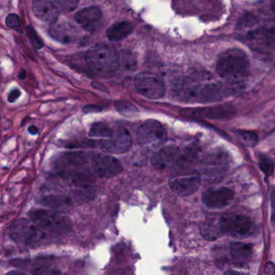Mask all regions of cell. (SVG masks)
I'll return each mask as SVG.
<instances>
[{
  "label": "cell",
  "instance_id": "cb8c5ba5",
  "mask_svg": "<svg viewBox=\"0 0 275 275\" xmlns=\"http://www.w3.org/2000/svg\"><path fill=\"white\" fill-rule=\"evenodd\" d=\"M248 41L251 42V45L255 47V49L259 50L262 47L272 46L273 43V32H270L266 30L255 31L248 36Z\"/></svg>",
  "mask_w": 275,
  "mask_h": 275
},
{
  "label": "cell",
  "instance_id": "d6a6232c",
  "mask_svg": "<svg viewBox=\"0 0 275 275\" xmlns=\"http://www.w3.org/2000/svg\"><path fill=\"white\" fill-rule=\"evenodd\" d=\"M29 261L25 260V259H13V260L10 261L9 264L11 266H15V267L21 268V269H25L27 267Z\"/></svg>",
  "mask_w": 275,
  "mask_h": 275
},
{
  "label": "cell",
  "instance_id": "f1b7e54d",
  "mask_svg": "<svg viewBox=\"0 0 275 275\" xmlns=\"http://www.w3.org/2000/svg\"><path fill=\"white\" fill-rule=\"evenodd\" d=\"M259 167L266 176H270L273 172V162L269 157H262L259 159Z\"/></svg>",
  "mask_w": 275,
  "mask_h": 275
},
{
  "label": "cell",
  "instance_id": "8992f818",
  "mask_svg": "<svg viewBox=\"0 0 275 275\" xmlns=\"http://www.w3.org/2000/svg\"><path fill=\"white\" fill-rule=\"evenodd\" d=\"M218 219L223 235H228L236 239L249 237L254 229L252 221L245 215L230 214L223 215Z\"/></svg>",
  "mask_w": 275,
  "mask_h": 275
},
{
  "label": "cell",
  "instance_id": "44dd1931",
  "mask_svg": "<svg viewBox=\"0 0 275 275\" xmlns=\"http://www.w3.org/2000/svg\"><path fill=\"white\" fill-rule=\"evenodd\" d=\"M40 203L43 206L52 209H66L72 206L73 198L66 195H49L42 198Z\"/></svg>",
  "mask_w": 275,
  "mask_h": 275
},
{
  "label": "cell",
  "instance_id": "30bf717a",
  "mask_svg": "<svg viewBox=\"0 0 275 275\" xmlns=\"http://www.w3.org/2000/svg\"><path fill=\"white\" fill-rule=\"evenodd\" d=\"M234 198V192L228 187L211 188L203 193L202 201L210 209H221L230 205Z\"/></svg>",
  "mask_w": 275,
  "mask_h": 275
},
{
  "label": "cell",
  "instance_id": "d6986e66",
  "mask_svg": "<svg viewBox=\"0 0 275 275\" xmlns=\"http://www.w3.org/2000/svg\"><path fill=\"white\" fill-rule=\"evenodd\" d=\"M102 18V11L98 7H89L81 10L75 15V20L86 29H90Z\"/></svg>",
  "mask_w": 275,
  "mask_h": 275
},
{
  "label": "cell",
  "instance_id": "4fadbf2b",
  "mask_svg": "<svg viewBox=\"0 0 275 275\" xmlns=\"http://www.w3.org/2000/svg\"><path fill=\"white\" fill-rule=\"evenodd\" d=\"M167 137L165 127L155 120H146L139 129L137 140L140 144L159 142Z\"/></svg>",
  "mask_w": 275,
  "mask_h": 275
},
{
  "label": "cell",
  "instance_id": "8fae6325",
  "mask_svg": "<svg viewBox=\"0 0 275 275\" xmlns=\"http://www.w3.org/2000/svg\"><path fill=\"white\" fill-rule=\"evenodd\" d=\"M132 145L133 139L125 129L113 132V137L100 141V148L113 154H124L131 149Z\"/></svg>",
  "mask_w": 275,
  "mask_h": 275
},
{
  "label": "cell",
  "instance_id": "7a4b0ae2",
  "mask_svg": "<svg viewBox=\"0 0 275 275\" xmlns=\"http://www.w3.org/2000/svg\"><path fill=\"white\" fill-rule=\"evenodd\" d=\"M86 63L94 75L103 78L112 76L120 66L118 53L105 44H98L87 51Z\"/></svg>",
  "mask_w": 275,
  "mask_h": 275
},
{
  "label": "cell",
  "instance_id": "4316f807",
  "mask_svg": "<svg viewBox=\"0 0 275 275\" xmlns=\"http://www.w3.org/2000/svg\"><path fill=\"white\" fill-rule=\"evenodd\" d=\"M79 0H52V3L56 6L58 11L65 13L71 12L77 8Z\"/></svg>",
  "mask_w": 275,
  "mask_h": 275
},
{
  "label": "cell",
  "instance_id": "277c9868",
  "mask_svg": "<svg viewBox=\"0 0 275 275\" xmlns=\"http://www.w3.org/2000/svg\"><path fill=\"white\" fill-rule=\"evenodd\" d=\"M29 217L40 229L57 235H65L70 232L73 227L68 215L51 210H32L29 212Z\"/></svg>",
  "mask_w": 275,
  "mask_h": 275
},
{
  "label": "cell",
  "instance_id": "9a60e30c",
  "mask_svg": "<svg viewBox=\"0 0 275 275\" xmlns=\"http://www.w3.org/2000/svg\"><path fill=\"white\" fill-rule=\"evenodd\" d=\"M178 158V149L176 146L163 147L152 157V166L157 171H165L171 168Z\"/></svg>",
  "mask_w": 275,
  "mask_h": 275
},
{
  "label": "cell",
  "instance_id": "2e32d148",
  "mask_svg": "<svg viewBox=\"0 0 275 275\" xmlns=\"http://www.w3.org/2000/svg\"><path fill=\"white\" fill-rule=\"evenodd\" d=\"M32 11L38 19L49 24H54L58 20L59 11L50 0H33Z\"/></svg>",
  "mask_w": 275,
  "mask_h": 275
},
{
  "label": "cell",
  "instance_id": "d590c367",
  "mask_svg": "<svg viewBox=\"0 0 275 275\" xmlns=\"http://www.w3.org/2000/svg\"><path fill=\"white\" fill-rule=\"evenodd\" d=\"M274 272V265L273 262H268L266 266V269H265V273L266 274H273Z\"/></svg>",
  "mask_w": 275,
  "mask_h": 275
},
{
  "label": "cell",
  "instance_id": "74e56055",
  "mask_svg": "<svg viewBox=\"0 0 275 275\" xmlns=\"http://www.w3.org/2000/svg\"><path fill=\"white\" fill-rule=\"evenodd\" d=\"M270 199H271V208H272V221L273 222V212H274V191L272 189L271 195H270Z\"/></svg>",
  "mask_w": 275,
  "mask_h": 275
},
{
  "label": "cell",
  "instance_id": "603a6c76",
  "mask_svg": "<svg viewBox=\"0 0 275 275\" xmlns=\"http://www.w3.org/2000/svg\"><path fill=\"white\" fill-rule=\"evenodd\" d=\"M230 254L236 262H245L253 254V245L242 242H232L230 245Z\"/></svg>",
  "mask_w": 275,
  "mask_h": 275
},
{
  "label": "cell",
  "instance_id": "f35d334b",
  "mask_svg": "<svg viewBox=\"0 0 275 275\" xmlns=\"http://www.w3.org/2000/svg\"><path fill=\"white\" fill-rule=\"evenodd\" d=\"M28 133L32 134V135H36L38 133V129L35 125H31L28 129Z\"/></svg>",
  "mask_w": 275,
  "mask_h": 275
},
{
  "label": "cell",
  "instance_id": "484cf974",
  "mask_svg": "<svg viewBox=\"0 0 275 275\" xmlns=\"http://www.w3.org/2000/svg\"><path fill=\"white\" fill-rule=\"evenodd\" d=\"M236 135L242 144L247 147H254L259 143V136L253 132L245 131V130H237Z\"/></svg>",
  "mask_w": 275,
  "mask_h": 275
},
{
  "label": "cell",
  "instance_id": "7c38bea8",
  "mask_svg": "<svg viewBox=\"0 0 275 275\" xmlns=\"http://www.w3.org/2000/svg\"><path fill=\"white\" fill-rule=\"evenodd\" d=\"M235 114L233 108L229 105H222L216 107H201V108L184 109L181 111V115L186 117L199 119L229 118Z\"/></svg>",
  "mask_w": 275,
  "mask_h": 275
},
{
  "label": "cell",
  "instance_id": "ac0fdd59",
  "mask_svg": "<svg viewBox=\"0 0 275 275\" xmlns=\"http://www.w3.org/2000/svg\"><path fill=\"white\" fill-rule=\"evenodd\" d=\"M49 33L51 38L62 44L74 43L77 36L75 28L67 24L52 25L49 29Z\"/></svg>",
  "mask_w": 275,
  "mask_h": 275
},
{
  "label": "cell",
  "instance_id": "4dcf8cb0",
  "mask_svg": "<svg viewBox=\"0 0 275 275\" xmlns=\"http://www.w3.org/2000/svg\"><path fill=\"white\" fill-rule=\"evenodd\" d=\"M27 36H28L31 43L36 49H42L44 45L43 42L32 27L29 26L27 28Z\"/></svg>",
  "mask_w": 275,
  "mask_h": 275
},
{
  "label": "cell",
  "instance_id": "7402d4cb",
  "mask_svg": "<svg viewBox=\"0 0 275 275\" xmlns=\"http://www.w3.org/2000/svg\"><path fill=\"white\" fill-rule=\"evenodd\" d=\"M199 232L203 237L209 242H214L223 235L217 219H208L203 222L199 226Z\"/></svg>",
  "mask_w": 275,
  "mask_h": 275
},
{
  "label": "cell",
  "instance_id": "1f68e13d",
  "mask_svg": "<svg viewBox=\"0 0 275 275\" xmlns=\"http://www.w3.org/2000/svg\"><path fill=\"white\" fill-rule=\"evenodd\" d=\"M32 273L34 274H58L61 273V272L55 269H51L49 266H41L32 270Z\"/></svg>",
  "mask_w": 275,
  "mask_h": 275
},
{
  "label": "cell",
  "instance_id": "ba28073f",
  "mask_svg": "<svg viewBox=\"0 0 275 275\" xmlns=\"http://www.w3.org/2000/svg\"><path fill=\"white\" fill-rule=\"evenodd\" d=\"M137 91L150 99H159L165 96L164 82L157 75L150 72H142L136 76L134 80Z\"/></svg>",
  "mask_w": 275,
  "mask_h": 275
},
{
  "label": "cell",
  "instance_id": "8d00e7d4",
  "mask_svg": "<svg viewBox=\"0 0 275 275\" xmlns=\"http://www.w3.org/2000/svg\"><path fill=\"white\" fill-rule=\"evenodd\" d=\"M91 85L93 87H95V88L96 89H98V90H101V91H107V89H106V87H105V86H103V85L99 84V83H92Z\"/></svg>",
  "mask_w": 275,
  "mask_h": 275
},
{
  "label": "cell",
  "instance_id": "6da1fadb",
  "mask_svg": "<svg viewBox=\"0 0 275 275\" xmlns=\"http://www.w3.org/2000/svg\"><path fill=\"white\" fill-rule=\"evenodd\" d=\"M249 58L244 51L231 49L219 57L216 71L219 77L230 82H238L245 79L249 73Z\"/></svg>",
  "mask_w": 275,
  "mask_h": 275
},
{
  "label": "cell",
  "instance_id": "e0dca14e",
  "mask_svg": "<svg viewBox=\"0 0 275 275\" xmlns=\"http://www.w3.org/2000/svg\"><path fill=\"white\" fill-rule=\"evenodd\" d=\"M88 157L83 152H69L58 157L55 161V167L60 170L69 167H82L87 162Z\"/></svg>",
  "mask_w": 275,
  "mask_h": 275
},
{
  "label": "cell",
  "instance_id": "5bb4252c",
  "mask_svg": "<svg viewBox=\"0 0 275 275\" xmlns=\"http://www.w3.org/2000/svg\"><path fill=\"white\" fill-rule=\"evenodd\" d=\"M58 175L64 182L75 187H85L95 182V175L87 170L79 169H63L60 170Z\"/></svg>",
  "mask_w": 275,
  "mask_h": 275
},
{
  "label": "cell",
  "instance_id": "9c48e42d",
  "mask_svg": "<svg viewBox=\"0 0 275 275\" xmlns=\"http://www.w3.org/2000/svg\"><path fill=\"white\" fill-rule=\"evenodd\" d=\"M92 169L98 177L110 178L123 171V166L116 157L106 154H95L91 158Z\"/></svg>",
  "mask_w": 275,
  "mask_h": 275
},
{
  "label": "cell",
  "instance_id": "e575fe53",
  "mask_svg": "<svg viewBox=\"0 0 275 275\" xmlns=\"http://www.w3.org/2000/svg\"><path fill=\"white\" fill-rule=\"evenodd\" d=\"M21 95V91H20L18 89H15V90H12V91L10 92L9 95H8V101H9V103H14V102L16 101L17 99H19Z\"/></svg>",
  "mask_w": 275,
  "mask_h": 275
},
{
  "label": "cell",
  "instance_id": "52a82bcc",
  "mask_svg": "<svg viewBox=\"0 0 275 275\" xmlns=\"http://www.w3.org/2000/svg\"><path fill=\"white\" fill-rule=\"evenodd\" d=\"M201 176L198 171L184 169L173 174L169 186L176 195L189 196L198 191L200 187Z\"/></svg>",
  "mask_w": 275,
  "mask_h": 275
},
{
  "label": "cell",
  "instance_id": "ffe728a7",
  "mask_svg": "<svg viewBox=\"0 0 275 275\" xmlns=\"http://www.w3.org/2000/svg\"><path fill=\"white\" fill-rule=\"evenodd\" d=\"M133 26L127 21H121L112 25L107 30V36L112 42H120L130 36Z\"/></svg>",
  "mask_w": 275,
  "mask_h": 275
},
{
  "label": "cell",
  "instance_id": "83f0119b",
  "mask_svg": "<svg viewBox=\"0 0 275 275\" xmlns=\"http://www.w3.org/2000/svg\"><path fill=\"white\" fill-rule=\"evenodd\" d=\"M115 106H116V110L118 111L120 114L124 115V116H130L134 114V113H137V107L134 105L132 104L131 103H130V102H116Z\"/></svg>",
  "mask_w": 275,
  "mask_h": 275
},
{
  "label": "cell",
  "instance_id": "ab89813d",
  "mask_svg": "<svg viewBox=\"0 0 275 275\" xmlns=\"http://www.w3.org/2000/svg\"><path fill=\"white\" fill-rule=\"evenodd\" d=\"M25 76H26V73H25V70H22L19 75L20 79H25Z\"/></svg>",
  "mask_w": 275,
  "mask_h": 275
},
{
  "label": "cell",
  "instance_id": "f546056e",
  "mask_svg": "<svg viewBox=\"0 0 275 275\" xmlns=\"http://www.w3.org/2000/svg\"><path fill=\"white\" fill-rule=\"evenodd\" d=\"M6 25L9 28H12L20 33H23L22 27H21L20 18L16 14H9L6 18Z\"/></svg>",
  "mask_w": 275,
  "mask_h": 275
},
{
  "label": "cell",
  "instance_id": "d4e9b609",
  "mask_svg": "<svg viewBox=\"0 0 275 275\" xmlns=\"http://www.w3.org/2000/svg\"><path fill=\"white\" fill-rule=\"evenodd\" d=\"M113 130L103 122H97L92 124L89 131V137L91 138L108 139L113 137Z\"/></svg>",
  "mask_w": 275,
  "mask_h": 275
},
{
  "label": "cell",
  "instance_id": "3957f363",
  "mask_svg": "<svg viewBox=\"0 0 275 275\" xmlns=\"http://www.w3.org/2000/svg\"><path fill=\"white\" fill-rule=\"evenodd\" d=\"M177 96L184 102L218 101L225 96V91L217 84H201L191 80L179 83Z\"/></svg>",
  "mask_w": 275,
  "mask_h": 275
},
{
  "label": "cell",
  "instance_id": "60d3db41",
  "mask_svg": "<svg viewBox=\"0 0 275 275\" xmlns=\"http://www.w3.org/2000/svg\"><path fill=\"white\" fill-rule=\"evenodd\" d=\"M9 274H24V273H23V272H21V271H19V272H17V271H11V272H9Z\"/></svg>",
  "mask_w": 275,
  "mask_h": 275
},
{
  "label": "cell",
  "instance_id": "836d02e7",
  "mask_svg": "<svg viewBox=\"0 0 275 275\" xmlns=\"http://www.w3.org/2000/svg\"><path fill=\"white\" fill-rule=\"evenodd\" d=\"M103 110L101 107L97 106V105H87L83 107V112L86 114H90V113H100Z\"/></svg>",
  "mask_w": 275,
  "mask_h": 275
},
{
  "label": "cell",
  "instance_id": "5b68a950",
  "mask_svg": "<svg viewBox=\"0 0 275 275\" xmlns=\"http://www.w3.org/2000/svg\"><path fill=\"white\" fill-rule=\"evenodd\" d=\"M8 232L14 242L31 247L39 245L45 238L40 227L33 221L27 219L15 221L8 229Z\"/></svg>",
  "mask_w": 275,
  "mask_h": 275
}]
</instances>
